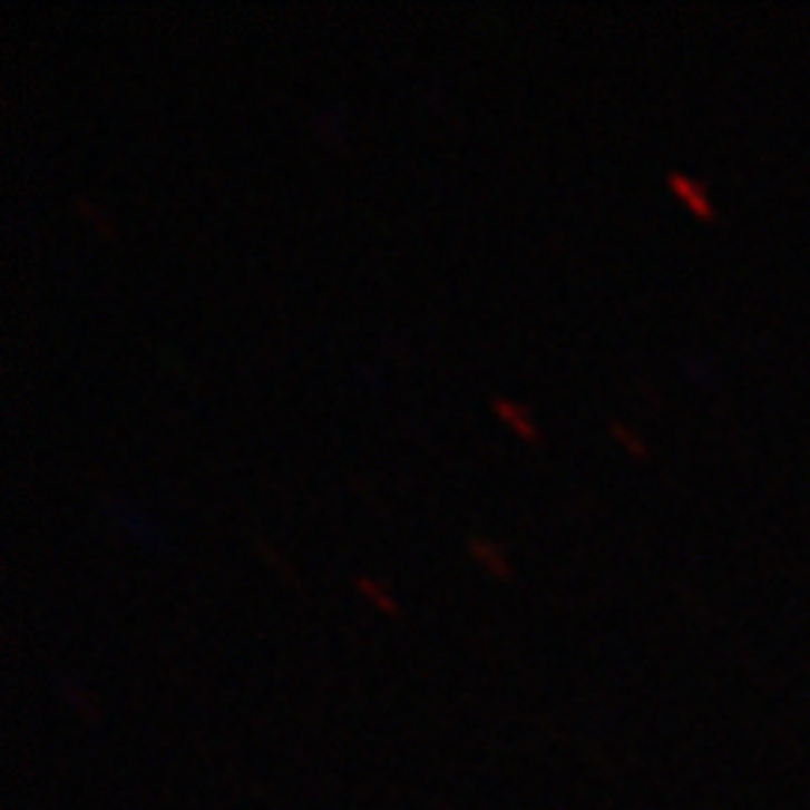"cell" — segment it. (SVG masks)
Masks as SVG:
<instances>
[{
	"mask_svg": "<svg viewBox=\"0 0 810 810\" xmlns=\"http://www.w3.org/2000/svg\"><path fill=\"white\" fill-rule=\"evenodd\" d=\"M608 432H612V439H619L627 455H634V458H650V447H645V439H642L638 432H634V428L623 424V420H608Z\"/></svg>",
	"mask_w": 810,
	"mask_h": 810,
	"instance_id": "cell-5",
	"label": "cell"
},
{
	"mask_svg": "<svg viewBox=\"0 0 810 810\" xmlns=\"http://www.w3.org/2000/svg\"><path fill=\"white\" fill-rule=\"evenodd\" d=\"M669 192H672V196L680 199L683 207L691 211L699 222H713V218H716L710 192H705L694 177H686V173H680V169H672V173H669Z\"/></svg>",
	"mask_w": 810,
	"mask_h": 810,
	"instance_id": "cell-1",
	"label": "cell"
},
{
	"mask_svg": "<svg viewBox=\"0 0 810 810\" xmlns=\"http://www.w3.org/2000/svg\"><path fill=\"white\" fill-rule=\"evenodd\" d=\"M353 589L361 593V597L372 604L375 612H383V615H398V601L391 597V593H387L383 586H379L375 578H368V574H357L353 578Z\"/></svg>",
	"mask_w": 810,
	"mask_h": 810,
	"instance_id": "cell-4",
	"label": "cell"
},
{
	"mask_svg": "<svg viewBox=\"0 0 810 810\" xmlns=\"http://www.w3.org/2000/svg\"><path fill=\"white\" fill-rule=\"evenodd\" d=\"M491 409H496V417L504 420V424L515 432L518 439H526V443H540V428H537V420L529 417V409L515 402V398H507V394H499L496 402H491Z\"/></svg>",
	"mask_w": 810,
	"mask_h": 810,
	"instance_id": "cell-2",
	"label": "cell"
},
{
	"mask_svg": "<svg viewBox=\"0 0 810 810\" xmlns=\"http://www.w3.org/2000/svg\"><path fill=\"white\" fill-rule=\"evenodd\" d=\"M469 556L477 563H485L488 574H496V578H510V563L504 559V552L491 545L488 537H469Z\"/></svg>",
	"mask_w": 810,
	"mask_h": 810,
	"instance_id": "cell-3",
	"label": "cell"
}]
</instances>
